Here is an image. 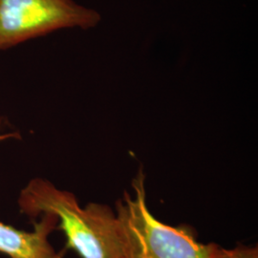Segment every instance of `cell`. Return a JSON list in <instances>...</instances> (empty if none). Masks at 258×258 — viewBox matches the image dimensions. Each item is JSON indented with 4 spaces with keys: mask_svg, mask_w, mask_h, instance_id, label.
I'll use <instances>...</instances> for the list:
<instances>
[{
    "mask_svg": "<svg viewBox=\"0 0 258 258\" xmlns=\"http://www.w3.org/2000/svg\"><path fill=\"white\" fill-rule=\"evenodd\" d=\"M19 210L30 218L51 213L64 232L67 248L82 258H123V239L115 212L109 206L81 207L74 194L42 178L31 180L21 190Z\"/></svg>",
    "mask_w": 258,
    "mask_h": 258,
    "instance_id": "6da1fadb",
    "label": "cell"
},
{
    "mask_svg": "<svg viewBox=\"0 0 258 258\" xmlns=\"http://www.w3.org/2000/svg\"><path fill=\"white\" fill-rule=\"evenodd\" d=\"M145 184L146 175L140 169L132 180L134 195L124 191L116 202L123 258H211L215 243H201L192 227L166 225L150 212Z\"/></svg>",
    "mask_w": 258,
    "mask_h": 258,
    "instance_id": "7a4b0ae2",
    "label": "cell"
},
{
    "mask_svg": "<svg viewBox=\"0 0 258 258\" xmlns=\"http://www.w3.org/2000/svg\"><path fill=\"white\" fill-rule=\"evenodd\" d=\"M15 137L16 133L0 134V141ZM34 228L33 231H20L0 221V253L10 258H63L49 242L50 234L57 229L56 216L42 214Z\"/></svg>",
    "mask_w": 258,
    "mask_h": 258,
    "instance_id": "277c9868",
    "label": "cell"
},
{
    "mask_svg": "<svg viewBox=\"0 0 258 258\" xmlns=\"http://www.w3.org/2000/svg\"><path fill=\"white\" fill-rule=\"evenodd\" d=\"M101 19L74 0H0V52L63 29L89 30Z\"/></svg>",
    "mask_w": 258,
    "mask_h": 258,
    "instance_id": "3957f363",
    "label": "cell"
},
{
    "mask_svg": "<svg viewBox=\"0 0 258 258\" xmlns=\"http://www.w3.org/2000/svg\"><path fill=\"white\" fill-rule=\"evenodd\" d=\"M211 258H258V248L239 244L232 249H225L216 244Z\"/></svg>",
    "mask_w": 258,
    "mask_h": 258,
    "instance_id": "5b68a950",
    "label": "cell"
}]
</instances>
